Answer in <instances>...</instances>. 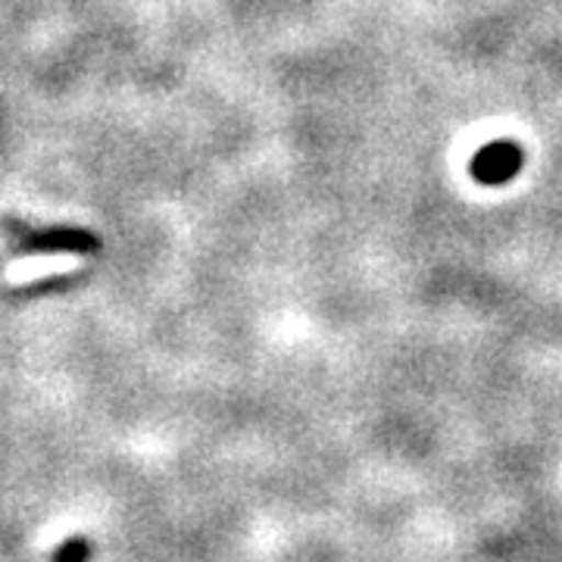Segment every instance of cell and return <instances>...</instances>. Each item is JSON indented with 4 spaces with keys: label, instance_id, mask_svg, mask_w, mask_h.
I'll return each instance as SVG.
<instances>
[{
    "label": "cell",
    "instance_id": "1",
    "mask_svg": "<svg viewBox=\"0 0 562 562\" xmlns=\"http://www.w3.org/2000/svg\"><path fill=\"white\" fill-rule=\"evenodd\" d=\"M522 162L525 154L516 140H491L487 147L475 154L469 169H472L475 181H482V184H506L519 176Z\"/></svg>",
    "mask_w": 562,
    "mask_h": 562
},
{
    "label": "cell",
    "instance_id": "2",
    "mask_svg": "<svg viewBox=\"0 0 562 562\" xmlns=\"http://www.w3.org/2000/svg\"><path fill=\"white\" fill-rule=\"evenodd\" d=\"M72 257H38V260H22L16 266H10V279L13 281H32L47 276V272H60L72 266Z\"/></svg>",
    "mask_w": 562,
    "mask_h": 562
},
{
    "label": "cell",
    "instance_id": "3",
    "mask_svg": "<svg viewBox=\"0 0 562 562\" xmlns=\"http://www.w3.org/2000/svg\"><path fill=\"white\" fill-rule=\"evenodd\" d=\"M57 562H85L88 560V543L85 541H66L57 550V557H54Z\"/></svg>",
    "mask_w": 562,
    "mask_h": 562
}]
</instances>
